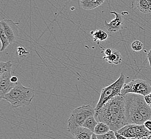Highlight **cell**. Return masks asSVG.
<instances>
[{
    "mask_svg": "<svg viewBox=\"0 0 151 139\" xmlns=\"http://www.w3.org/2000/svg\"><path fill=\"white\" fill-rule=\"evenodd\" d=\"M141 139H147V138H142Z\"/></svg>",
    "mask_w": 151,
    "mask_h": 139,
    "instance_id": "4dcf8cb0",
    "label": "cell"
},
{
    "mask_svg": "<svg viewBox=\"0 0 151 139\" xmlns=\"http://www.w3.org/2000/svg\"><path fill=\"white\" fill-rule=\"evenodd\" d=\"M35 97L34 90L29 87L24 86L20 82H18L9 93L1 99H4L9 102L12 107L17 108L29 105Z\"/></svg>",
    "mask_w": 151,
    "mask_h": 139,
    "instance_id": "7a4b0ae2",
    "label": "cell"
},
{
    "mask_svg": "<svg viewBox=\"0 0 151 139\" xmlns=\"http://www.w3.org/2000/svg\"><path fill=\"white\" fill-rule=\"evenodd\" d=\"M111 129L107 125L102 122H99L94 128L93 133L96 134V135H101L107 133Z\"/></svg>",
    "mask_w": 151,
    "mask_h": 139,
    "instance_id": "9a60e30c",
    "label": "cell"
},
{
    "mask_svg": "<svg viewBox=\"0 0 151 139\" xmlns=\"http://www.w3.org/2000/svg\"><path fill=\"white\" fill-rule=\"evenodd\" d=\"M111 14L115 16V18L109 23H107L106 20H105V28L108 32L111 33H113L118 32L122 29L124 25V20L121 15L115 11H110Z\"/></svg>",
    "mask_w": 151,
    "mask_h": 139,
    "instance_id": "9c48e42d",
    "label": "cell"
},
{
    "mask_svg": "<svg viewBox=\"0 0 151 139\" xmlns=\"http://www.w3.org/2000/svg\"><path fill=\"white\" fill-rule=\"evenodd\" d=\"M0 39L2 43V47L1 49V52L4 51L9 46L10 43L8 39L7 38L5 33L3 31V29L0 26Z\"/></svg>",
    "mask_w": 151,
    "mask_h": 139,
    "instance_id": "e0dca14e",
    "label": "cell"
},
{
    "mask_svg": "<svg viewBox=\"0 0 151 139\" xmlns=\"http://www.w3.org/2000/svg\"><path fill=\"white\" fill-rule=\"evenodd\" d=\"M144 47L143 44L141 41L136 40L134 41L131 44V48L135 52H140L142 49Z\"/></svg>",
    "mask_w": 151,
    "mask_h": 139,
    "instance_id": "d6986e66",
    "label": "cell"
},
{
    "mask_svg": "<svg viewBox=\"0 0 151 139\" xmlns=\"http://www.w3.org/2000/svg\"><path fill=\"white\" fill-rule=\"evenodd\" d=\"M102 59L109 64H120L122 61V55L119 51L113 49L112 53L109 56H104Z\"/></svg>",
    "mask_w": 151,
    "mask_h": 139,
    "instance_id": "7c38bea8",
    "label": "cell"
},
{
    "mask_svg": "<svg viewBox=\"0 0 151 139\" xmlns=\"http://www.w3.org/2000/svg\"><path fill=\"white\" fill-rule=\"evenodd\" d=\"M125 75L123 73H121L118 79L114 83L101 90L99 101L94 108L95 112H98L105 103L117 96L121 95V90L125 84Z\"/></svg>",
    "mask_w": 151,
    "mask_h": 139,
    "instance_id": "3957f363",
    "label": "cell"
},
{
    "mask_svg": "<svg viewBox=\"0 0 151 139\" xmlns=\"http://www.w3.org/2000/svg\"><path fill=\"white\" fill-rule=\"evenodd\" d=\"M114 133H115V136H116L117 139H127V138H125V136H124L121 134L117 132V131L114 132Z\"/></svg>",
    "mask_w": 151,
    "mask_h": 139,
    "instance_id": "cb8c5ba5",
    "label": "cell"
},
{
    "mask_svg": "<svg viewBox=\"0 0 151 139\" xmlns=\"http://www.w3.org/2000/svg\"><path fill=\"white\" fill-rule=\"evenodd\" d=\"M119 133L127 138L142 139L151 135L150 131L144 125L128 124L117 131Z\"/></svg>",
    "mask_w": 151,
    "mask_h": 139,
    "instance_id": "8992f818",
    "label": "cell"
},
{
    "mask_svg": "<svg viewBox=\"0 0 151 139\" xmlns=\"http://www.w3.org/2000/svg\"><path fill=\"white\" fill-rule=\"evenodd\" d=\"M17 51L18 54L20 56H23L24 55H26L27 54H29V52L27 51V50L22 47H18L17 49Z\"/></svg>",
    "mask_w": 151,
    "mask_h": 139,
    "instance_id": "44dd1931",
    "label": "cell"
},
{
    "mask_svg": "<svg viewBox=\"0 0 151 139\" xmlns=\"http://www.w3.org/2000/svg\"><path fill=\"white\" fill-rule=\"evenodd\" d=\"M105 0H81V4L82 8L90 10L96 9L101 6L104 3Z\"/></svg>",
    "mask_w": 151,
    "mask_h": 139,
    "instance_id": "8fae6325",
    "label": "cell"
},
{
    "mask_svg": "<svg viewBox=\"0 0 151 139\" xmlns=\"http://www.w3.org/2000/svg\"><path fill=\"white\" fill-rule=\"evenodd\" d=\"M12 61H8L6 62H0V75L6 71H12Z\"/></svg>",
    "mask_w": 151,
    "mask_h": 139,
    "instance_id": "ac0fdd59",
    "label": "cell"
},
{
    "mask_svg": "<svg viewBox=\"0 0 151 139\" xmlns=\"http://www.w3.org/2000/svg\"><path fill=\"white\" fill-rule=\"evenodd\" d=\"M137 8L144 14L151 12V0H136Z\"/></svg>",
    "mask_w": 151,
    "mask_h": 139,
    "instance_id": "4fadbf2b",
    "label": "cell"
},
{
    "mask_svg": "<svg viewBox=\"0 0 151 139\" xmlns=\"http://www.w3.org/2000/svg\"><path fill=\"white\" fill-rule=\"evenodd\" d=\"M0 26L3 29L10 44L14 43L19 34L17 23L11 19H4L1 21Z\"/></svg>",
    "mask_w": 151,
    "mask_h": 139,
    "instance_id": "52a82bcc",
    "label": "cell"
},
{
    "mask_svg": "<svg viewBox=\"0 0 151 139\" xmlns=\"http://www.w3.org/2000/svg\"><path fill=\"white\" fill-rule=\"evenodd\" d=\"M151 92V86L148 82L144 80L137 79L124 85L121 90V94H135L145 96Z\"/></svg>",
    "mask_w": 151,
    "mask_h": 139,
    "instance_id": "5b68a950",
    "label": "cell"
},
{
    "mask_svg": "<svg viewBox=\"0 0 151 139\" xmlns=\"http://www.w3.org/2000/svg\"><path fill=\"white\" fill-rule=\"evenodd\" d=\"M127 139H137V138H127Z\"/></svg>",
    "mask_w": 151,
    "mask_h": 139,
    "instance_id": "f546056e",
    "label": "cell"
},
{
    "mask_svg": "<svg viewBox=\"0 0 151 139\" xmlns=\"http://www.w3.org/2000/svg\"><path fill=\"white\" fill-rule=\"evenodd\" d=\"M95 117L99 122L107 125L114 132L124 127L128 124L124 96L121 94L109 100L96 112Z\"/></svg>",
    "mask_w": 151,
    "mask_h": 139,
    "instance_id": "6da1fadb",
    "label": "cell"
},
{
    "mask_svg": "<svg viewBox=\"0 0 151 139\" xmlns=\"http://www.w3.org/2000/svg\"><path fill=\"white\" fill-rule=\"evenodd\" d=\"M144 99L146 103L148 104L151 108V92L148 95L144 96Z\"/></svg>",
    "mask_w": 151,
    "mask_h": 139,
    "instance_id": "7402d4cb",
    "label": "cell"
},
{
    "mask_svg": "<svg viewBox=\"0 0 151 139\" xmlns=\"http://www.w3.org/2000/svg\"><path fill=\"white\" fill-rule=\"evenodd\" d=\"M12 71H6L0 75V97L9 93L17 84L11 81Z\"/></svg>",
    "mask_w": 151,
    "mask_h": 139,
    "instance_id": "ba28073f",
    "label": "cell"
},
{
    "mask_svg": "<svg viewBox=\"0 0 151 139\" xmlns=\"http://www.w3.org/2000/svg\"><path fill=\"white\" fill-rule=\"evenodd\" d=\"M91 35L92 36L94 41L95 42L97 41H103L106 40L108 37L107 33L101 29H97L95 31H91Z\"/></svg>",
    "mask_w": 151,
    "mask_h": 139,
    "instance_id": "5bb4252c",
    "label": "cell"
},
{
    "mask_svg": "<svg viewBox=\"0 0 151 139\" xmlns=\"http://www.w3.org/2000/svg\"><path fill=\"white\" fill-rule=\"evenodd\" d=\"M144 125L145 127L146 128H147L149 131H150L151 132V120L149 119V120H146L144 123Z\"/></svg>",
    "mask_w": 151,
    "mask_h": 139,
    "instance_id": "603a6c76",
    "label": "cell"
},
{
    "mask_svg": "<svg viewBox=\"0 0 151 139\" xmlns=\"http://www.w3.org/2000/svg\"><path fill=\"white\" fill-rule=\"evenodd\" d=\"M75 139H91L93 133L87 128L84 127L68 128Z\"/></svg>",
    "mask_w": 151,
    "mask_h": 139,
    "instance_id": "30bf717a",
    "label": "cell"
},
{
    "mask_svg": "<svg viewBox=\"0 0 151 139\" xmlns=\"http://www.w3.org/2000/svg\"><path fill=\"white\" fill-rule=\"evenodd\" d=\"M11 81L13 83L17 84L19 81H18V78L16 76H12V78H11Z\"/></svg>",
    "mask_w": 151,
    "mask_h": 139,
    "instance_id": "4316f807",
    "label": "cell"
},
{
    "mask_svg": "<svg viewBox=\"0 0 151 139\" xmlns=\"http://www.w3.org/2000/svg\"><path fill=\"white\" fill-rule=\"evenodd\" d=\"M97 138L98 139H117L114 132L111 130L105 134L97 135Z\"/></svg>",
    "mask_w": 151,
    "mask_h": 139,
    "instance_id": "ffe728a7",
    "label": "cell"
},
{
    "mask_svg": "<svg viewBox=\"0 0 151 139\" xmlns=\"http://www.w3.org/2000/svg\"><path fill=\"white\" fill-rule=\"evenodd\" d=\"M147 139H151V134L148 137H147Z\"/></svg>",
    "mask_w": 151,
    "mask_h": 139,
    "instance_id": "f1b7e54d",
    "label": "cell"
},
{
    "mask_svg": "<svg viewBox=\"0 0 151 139\" xmlns=\"http://www.w3.org/2000/svg\"><path fill=\"white\" fill-rule=\"evenodd\" d=\"M112 49H113L107 48V49H106L105 50V56H109V55H111V54L112 53Z\"/></svg>",
    "mask_w": 151,
    "mask_h": 139,
    "instance_id": "d4e9b609",
    "label": "cell"
},
{
    "mask_svg": "<svg viewBox=\"0 0 151 139\" xmlns=\"http://www.w3.org/2000/svg\"><path fill=\"white\" fill-rule=\"evenodd\" d=\"M147 59H148L150 66L151 67V49L148 51V53L147 54Z\"/></svg>",
    "mask_w": 151,
    "mask_h": 139,
    "instance_id": "484cf974",
    "label": "cell"
},
{
    "mask_svg": "<svg viewBox=\"0 0 151 139\" xmlns=\"http://www.w3.org/2000/svg\"><path fill=\"white\" fill-rule=\"evenodd\" d=\"M98 122H96V118H94V116H91L88 117L84 122L83 127L87 128L88 130L94 133V128H96V125L98 124Z\"/></svg>",
    "mask_w": 151,
    "mask_h": 139,
    "instance_id": "2e32d148",
    "label": "cell"
},
{
    "mask_svg": "<svg viewBox=\"0 0 151 139\" xmlns=\"http://www.w3.org/2000/svg\"><path fill=\"white\" fill-rule=\"evenodd\" d=\"M95 110L91 105H84L73 110L68 119V128L83 127L85 120L91 116H95Z\"/></svg>",
    "mask_w": 151,
    "mask_h": 139,
    "instance_id": "277c9868",
    "label": "cell"
},
{
    "mask_svg": "<svg viewBox=\"0 0 151 139\" xmlns=\"http://www.w3.org/2000/svg\"><path fill=\"white\" fill-rule=\"evenodd\" d=\"M91 139H98L97 138V135H96V134L93 133L92 136V138Z\"/></svg>",
    "mask_w": 151,
    "mask_h": 139,
    "instance_id": "83f0119b",
    "label": "cell"
}]
</instances>
